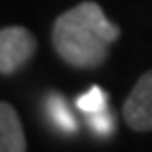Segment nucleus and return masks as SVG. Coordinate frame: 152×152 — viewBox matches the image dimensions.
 Masks as SVG:
<instances>
[{"label":"nucleus","instance_id":"f257e3e1","mask_svg":"<svg viewBox=\"0 0 152 152\" xmlns=\"http://www.w3.org/2000/svg\"><path fill=\"white\" fill-rule=\"evenodd\" d=\"M118 36V26L109 22L97 2H81L63 12L51 30V42L59 57L81 69L101 65L109 56V45Z\"/></svg>","mask_w":152,"mask_h":152},{"label":"nucleus","instance_id":"f03ea898","mask_svg":"<svg viewBox=\"0 0 152 152\" xmlns=\"http://www.w3.org/2000/svg\"><path fill=\"white\" fill-rule=\"evenodd\" d=\"M36 53V38L22 26L0 30V73L10 75L24 67Z\"/></svg>","mask_w":152,"mask_h":152},{"label":"nucleus","instance_id":"7ed1b4c3","mask_svg":"<svg viewBox=\"0 0 152 152\" xmlns=\"http://www.w3.org/2000/svg\"><path fill=\"white\" fill-rule=\"evenodd\" d=\"M123 115L126 124L136 132L152 130V69L136 81L124 101Z\"/></svg>","mask_w":152,"mask_h":152},{"label":"nucleus","instance_id":"20e7f679","mask_svg":"<svg viewBox=\"0 0 152 152\" xmlns=\"http://www.w3.org/2000/svg\"><path fill=\"white\" fill-rule=\"evenodd\" d=\"M0 152H26V136L16 109L0 101Z\"/></svg>","mask_w":152,"mask_h":152},{"label":"nucleus","instance_id":"39448f33","mask_svg":"<svg viewBox=\"0 0 152 152\" xmlns=\"http://www.w3.org/2000/svg\"><path fill=\"white\" fill-rule=\"evenodd\" d=\"M48 115H50L51 123L56 124L61 132H75L77 123H75L71 111L67 109L65 101L59 95H51L48 99Z\"/></svg>","mask_w":152,"mask_h":152},{"label":"nucleus","instance_id":"423d86ee","mask_svg":"<svg viewBox=\"0 0 152 152\" xmlns=\"http://www.w3.org/2000/svg\"><path fill=\"white\" fill-rule=\"evenodd\" d=\"M77 107L87 115L93 113H101L107 109V93L101 89V87H91L85 95H81L77 99Z\"/></svg>","mask_w":152,"mask_h":152},{"label":"nucleus","instance_id":"0eeeda50","mask_svg":"<svg viewBox=\"0 0 152 152\" xmlns=\"http://www.w3.org/2000/svg\"><path fill=\"white\" fill-rule=\"evenodd\" d=\"M89 124L97 134H111L115 130V118L111 117L109 109L101 111V113H93L89 115Z\"/></svg>","mask_w":152,"mask_h":152}]
</instances>
